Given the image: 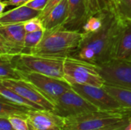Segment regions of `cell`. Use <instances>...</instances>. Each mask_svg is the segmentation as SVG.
<instances>
[{
	"mask_svg": "<svg viewBox=\"0 0 131 130\" xmlns=\"http://www.w3.org/2000/svg\"><path fill=\"white\" fill-rule=\"evenodd\" d=\"M121 25L122 21L114 10L109 11L103 27L84 34L79 47L71 56L97 65L114 59Z\"/></svg>",
	"mask_w": 131,
	"mask_h": 130,
	"instance_id": "1",
	"label": "cell"
},
{
	"mask_svg": "<svg viewBox=\"0 0 131 130\" xmlns=\"http://www.w3.org/2000/svg\"><path fill=\"white\" fill-rule=\"evenodd\" d=\"M84 38L83 32L68 30L63 25L45 30L41 42L28 54L65 58L78 49Z\"/></svg>",
	"mask_w": 131,
	"mask_h": 130,
	"instance_id": "2",
	"label": "cell"
},
{
	"mask_svg": "<svg viewBox=\"0 0 131 130\" xmlns=\"http://www.w3.org/2000/svg\"><path fill=\"white\" fill-rule=\"evenodd\" d=\"M131 117V110H96L65 118L63 130H97Z\"/></svg>",
	"mask_w": 131,
	"mask_h": 130,
	"instance_id": "3",
	"label": "cell"
},
{
	"mask_svg": "<svg viewBox=\"0 0 131 130\" xmlns=\"http://www.w3.org/2000/svg\"><path fill=\"white\" fill-rule=\"evenodd\" d=\"M64 59L27 54L12 57L14 64L20 71L38 73L60 79H64Z\"/></svg>",
	"mask_w": 131,
	"mask_h": 130,
	"instance_id": "4",
	"label": "cell"
},
{
	"mask_svg": "<svg viewBox=\"0 0 131 130\" xmlns=\"http://www.w3.org/2000/svg\"><path fill=\"white\" fill-rule=\"evenodd\" d=\"M64 79L71 85L82 84L101 87L105 84L97 64L71 56L64 59Z\"/></svg>",
	"mask_w": 131,
	"mask_h": 130,
	"instance_id": "5",
	"label": "cell"
},
{
	"mask_svg": "<svg viewBox=\"0 0 131 130\" xmlns=\"http://www.w3.org/2000/svg\"><path fill=\"white\" fill-rule=\"evenodd\" d=\"M54 112L64 118L98 110L95 106L72 88L60 96L54 101Z\"/></svg>",
	"mask_w": 131,
	"mask_h": 130,
	"instance_id": "6",
	"label": "cell"
},
{
	"mask_svg": "<svg viewBox=\"0 0 131 130\" xmlns=\"http://www.w3.org/2000/svg\"><path fill=\"white\" fill-rule=\"evenodd\" d=\"M23 79L35 86L53 103L64 93L71 89V85L64 79L38 73L22 72Z\"/></svg>",
	"mask_w": 131,
	"mask_h": 130,
	"instance_id": "7",
	"label": "cell"
},
{
	"mask_svg": "<svg viewBox=\"0 0 131 130\" xmlns=\"http://www.w3.org/2000/svg\"><path fill=\"white\" fill-rule=\"evenodd\" d=\"M25 34L24 23L0 25V54H23Z\"/></svg>",
	"mask_w": 131,
	"mask_h": 130,
	"instance_id": "8",
	"label": "cell"
},
{
	"mask_svg": "<svg viewBox=\"0 0 131 130\" xmlns=\"http://www.w3.org/2000/svg\"><path fill=\"white\" fill-rule=\"evenodd\" d=\"M97 66L105 84L131 88V61L113 59Z\"/></svg>",
	"mask_w": 131,
	"mask_h": 130,
	"instance_id": "9",
	"label": "cell"
},
{
	"mask_svg": "<svg viewBox=\"0 0 131 130\" xmlns=\"http://www.w3.org/2000/svg\"><path fill=\"white\" fill-rule=\"evenodd\" d=\"M71 87L88 101L101 110H124L120 103L103 87L91 85L71 84ZM128 110V109H127Z\"/></svg>",
	"mask_w": 131,
	"mask_h": 130,
	"instance_id": "10",
	"label": "cell"
},
{
	"mask_svg": "<svg viewBox=\"0 0 131 130\" xmlns=\"http://www.w3.org/2000/svg\"><path fill=\"white\" fill-rule=\"evenodd\" d=\"M0 84L38 105L44 110L52 111L54 110V103L35 86L25 80H0Z\"/></svg>",
	"mask_w": 131,
	"mask_h": 130,
	"instance_id": "11",
	"label": "cell"
},
{
	"mask_svg": "<svg viewBox=\"0 0 131 130\" xmlns=\"http://www.w3.org/2000/svg\"><path fill=\"white\" fill-rule=\"evenodd\" d=\"M30 130H63L65 118L52 110H31L28 113Z\"/></svg>",
	"mask_w": 131,
	"mask_h": 130,
	"instance_id": "12",
	"label": "cell"
},
{
	"mask_svg": "<svg viewBox=\"0 0 131 130\" xmlns=\"http://www.w3.org/2000/svg\"><path fill=\"white\" fill-rule=\"evenodd\" d=\"M88 18L84 0H68V16L63 26L71 31H81Z\"/></svg>",
	"mask_w": 131,
	"mask_h": 130,
	"instance_id": "13",
	"label": "cell"
},
{
	"mask_svg": "<svg viewBox=\"0 0 131 130\" xmlns=\"http://www.w3.org/2000/svg\"><path fill=\"white\" fill-rule=\"evenodd\" d=\"M41 11L29 8L26 5L17 6L16 8L4 11L0 15V25L25 23L34 18L39 17Z\"/></svg>",
	"mask_w": 131,
	"mask_h": 130,
	"instance_id": "14",
	"label": "cell"
},
{
	"mask_svg": "<svg viewBox=\"0 0 131 130\" xmlns=\"http://www.w3.org/2000/svg\"><path fill=\"white\" fill-rule=\"evenodd\" d=\"M114 59L131 61V21H122Z\"/></svg>",
	"mask_w": 131,
	"mask_h": 130,
	"instance_id": "15",
	"label": "cell"
},
{
	"mask_svg": "<svg viewBox=\"0 0 131 130\" xmlns=\"http://www.w3.org/2000/svg\"><path fill=\"white\" fill-rule=\"evenodd\" d=\"M68 0H63L52 8L48 15L41 19L45 30H50L63 25L68 16Z\"/></svg>",
	"mask_w": 131,
	"mask_h": 130,
	"instance_id": "16",
	"label": "cell"
},
{
	"mask_svg": "<svg viewBox=\"0 0 131 130\" xmlns=\"http://www.w3.org/2000/svg\"><path fill=\"white\" fill-rule=\"evenodd\" d=\"M12 57L0 54V80H24L21 72L14 64Z\"/></svg>",
	"mask_w": 131,
	"mask_h": 130,
	"instance_id": "17",
	"label": "cell"
},
{
	"mask_svg": "<svg viewBox=\"0 0 131 130\" xmlns=\"http://www.w3.org/2000/svg\"><path fill=\"white\" fill-rule=\"evenodd\" d=\"M0 97L16 105L29 108L31 110H44L38 105L29 101L14 90L0 84Z\"/></svg>",
	"mask_w": 131,
	"mask_h": 130,
	"instance_id": "18",
	"label": "cell"
},
{
	"mask_svg": "<svg viewBox=\"0 0 131 130\" xmlns=\"http://www.w3.org/2000/svg\"><path fill=\"white\" fill-rule=\"evenodd\" d=\"M124 109L131 110V88L105 84L103 87Z\"/></svg>",
	"mask_w": 131,
	"mask_h": 130,
	"instance_id": "19",
	"label": "cell"
},
{
	"mask_svg": "<svg viewBox=\"0 0 131 130\" xmlns=\"http://www.w3.org/2000/svg\"><path fill=\"white\" fill-rule=\"evenodd\" d=\"M30 110H31L29 108L12 103L0 97V118L8 119L12 116L28 117V113Z\"/></svg>",
	"mask_w": 131,
	"mask_h": 130,
	"instance_id": "20",
	"label": "cell"
},
{
	"mask_svg": "<svg viewBox=\"0 0 131 130\" xmlns=\"http://www.w3.org/2000/svg\"><path fill=\"white\" fill-rule=\"evenodd\" d=\"M112 10V9H111ZM111 11V10H109ZM109 11H103L91 16H89L84 23V25L82 27L81 32H83L84 34H88L93 32H95L98 30H100L105 21L107 15Z\"/></svg>",
	"mask_w": 131,
	"mask_h": 130,
	"instance_id": "21",
	"label": "cell"
},
{
	"mask_svg": "<svg viewBox=\"0 0 131 130\" xmlns=\"http://www.w3.org/2000/svg\"><path fill=\"white\" fill-rule=\"evenodd\" d=\"M88 17L114 9L113 0H84Z\"/></svg>",
	"mask_w": 131,
	"mask_h": 130,
	"instance_id": "22",
	"label": "cell"
},
{
	"mask_svg": "<svg viewBox=\"0 0 131 130\" xmlns=\"http://www.w3.org/2000/svg\"><path fill=\"white\" fill-rule=\"evenodd\" d=\"M114 10L121 21H131V0H113Z\"/></svg>",
	"mask_w": 131,
	"mask_h": 130,
	"instance_id": "23",
	"label": "cell"
},
{
	"mask_svg": "<svg viewBox=\"0 0 131 130\" xmlns=\"http://www.w3.org/2000/svg\"><path fill=\"white\" fill-rule=\"evenodd\" d=\"M45 34V29L33 32H26L25 37V48L23 54H28L32 49H34L41 41Z\"/></svg>",
	"mask_w": 131,
	"mask_h": 130,
	"instance_id": "24",
	"label": "cell"
},
{
	"mask_svg": "<svg viewBox=\"0 0 131 130\" xmlns=\"http://www.w3.org/2000/svg\"><path fill=\"white\" fill-rule=\"evenodd\" d=\"M12 126L16 130H30L28 117L21 116H12L8 119Z\"/></svg>",
	"mask_w": 131,
	"mask_h": 130,
	"instance_id": "25",
	"label": "cell"
},
{
	"mask_svg": "<svg viewBox=\"0 0 131 130\" xmlns=\"http://www.w3.org/2000/svg\"><path fill=\"white\" fill-rule=\"evenodd\" d=\"M24 27L26 32H33L41 29H45L42 21L38 17L34 18L31 20L25 21L24 23Z\"/></svg>",
	"mask_w": 131,
	"mask_h": 130,
	"instance_id": "26",
	"label": "cell"
},
{
	"mask_svg": "<svg viewBox=\"0 0 131 130\" xmlns=\"http://www.w3.org/2000/svg\"><path fill=\"white\" fill-rule=\"evenodd\" d=\"M48 0H29L23 5H26L33 9L42 11L48 5Z\"/></svg>",
	"mask_w": 131,
	"mask_h": 130,
	"instance_id": "27",
	"label": "cell"
},
{
	"mask_svg": "<svg viewBox=\"0 0 131 130\" xmlns=\"http://www.w3.org/2000/svg\"><path fill=\"white\" fill-rule=\"evenodd\" d=\"M63 0H48V5H46L45 8L41 11V15H39V18L43 19L45 16H47L48 15V13L51 11L52 8H54L57 5H58L61 2H62Z\"/></svg>",
	"mask_w": 131,
	"mask_h": 130,
	"instance_id": "28",
	"label": "cell"
},
{
	"mask_svg": "<svg viewBox=\"0 0 131 130\" xmlns=\"http://www.w3.org/2000/svg\"><path fill=\"white\" fill-rule=\"evenodd\" d=\"M129 122H130V118L124 120H123L118 123L111 125V126H106L104 128H102V129L97 130H124L126 126L128 125Z\"/></svg>",
	"mask_w": 131,
	"mask_h": 130,
	"instance_id": "29",
	"label": "cell"
},
{
	"mask_svg": "<svg viewBox=\"0 0 131 130\" xmlns=\"http://www.w3.org/2000/svg\"><path fill=\"white\" fill-rule=\"evenodd\" d=\"M0 130H16L8 119L0 118Z\"/></svg>",
	"mask_w": 131,
	"mask_h": 130,
	"instance_id": "30",
	"label": "cell"
},
{
	"mask_svg": "<svg viewBox=\"0 0 131 130\" xmlns=\"http://www.w3.org/2000/svg\"><path fill=\"white\" fill-rule=\"evenodd\" d=\"M29 0H5V2L8 6L13 5V6H21L25 5Z\"/></svg>",
	"mask_w": 131,
	"mask_h": 130,
	"instance_id": "31",
	"label": "cell"
},
{
	"mask_svg": "<svg viewBox=\"0 0 131 130\" xmlns=\"http://www.w3.org/2000/svg\"><path fill=\"white\" fill-rule=\"evenodd\" d=\"M7 4L5 2V1H1L0 2V15H2V13H4V9L7 7Z\"/></svg>",
	"mask_w": 131,
	"mask_h": 130,
	"instance_id": "32",
	"label": "cell"
},
{
	"mask_svg": "<svg viewBox=\"0 0 131 130\" xmlns=\"http://www.w3.org/2000/svg\"><path fill=\"white\" fill-rule=\"evenodd\" d=\"M124 130H131V119L130 118V122H129L128 125L126 126V128H125V129Z\"/></svg>",
	"mask_w": 131,
	"mask_h": 130,
	"instance_id": "33",
	"label": "cell"
},
{
	"mask_svg": "<svg viewBox=\"0 0 131 130\" xmlns=\"http://www.w3.org/2000/svg\"><path fill=\"white\" fill-rule=\"evenodd\" d=\"M130 119H131V117H130Z\"/></svg>",
	"mask_w": 131,
	"mask_h": 130,
	"instance_id": "34",
	"label": "cell"
}]
</instances>
